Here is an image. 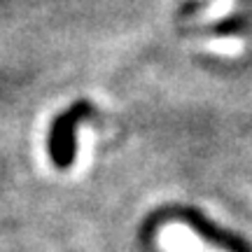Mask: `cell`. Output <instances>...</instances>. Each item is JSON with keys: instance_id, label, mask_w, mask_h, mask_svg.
<instances>
[{"instance_id": "7a4b0ae2", "label": "cell", "mask_w": 252, "mask_h": 252, "mask_svg": "<svg viewBox=\"0 0 252 252\" xmlns=\"http://www.w3.org/2000/svg\"><path fill=\"white\" fill-rule=\"evenodd\" d=\"M159 248L163 252H220L203 243L189 226L168 224L159 231Z\"/></svg>"}, {"instance_id": "6da1fadb", "label": "cell", "mask_w": 252, "mask_h": 252, "mask_svg": "<svg viewBox=\"0 0 252 252\" xmlns=\"http://www.w3.org/2000/svg\"><path fill=\"white\" fill-rule=\"evenodd\" d=\"M84 105L80 108H72L65 117H61L54 124V135H52V154L59 161V166H68L72 161V154H75V124L84 112Z\"/></svg>"}]
</instances>
